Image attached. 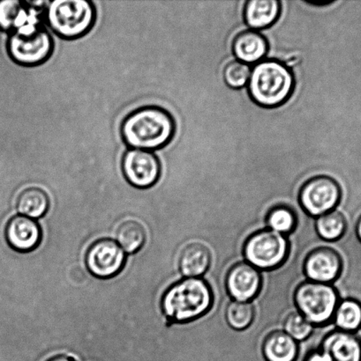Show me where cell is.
Instances as JSON below:
<instances>
[{"label": "cell", "mask_w": 361, "mask_h": 361, "mask_svg": "<svg viewBox=\"0 0 361 361\" xmlns=\"http://www.w3.org/2000/svg\"><path fill=\"white\" fill-rule=\"evenodd\" d=\"M5 237L7 244L20 253H28L37 249L42 239L41 226L34 219L14 215L6 223Z\"/></svg>", "instance_id": "obj_13"}, {"label": "cell", "mask_w": 361, "mask_h": 361, "mask_svg": "<svg viewBox=\"0 0 361 361\" xmlns=\"http://www.w3.org/2000/svg\"><path fill=\"white\" fill-rule=\"evenodd\" d=\"M286 334L297 342L305 341L313 334L314 326L305 319L298 311H292L288 314L283 323Z\"/></svg>", "instance_id": "obj_26"}, {"label": "cell", "mask_w": 361, "mask_h": 361, "mask_svg": "<svg viewBox=\"0 0 361 361\" xmlns=\"http://www.w3.org/2000/svg\"><path fill=\"white\" fill-rule=\"evenodd\" d=\"M126 256L114 240L102 238L95 240L85 255V264L94 277L108 279L120 274L126 265Z\"/></svg>", "instance_id": "obj_9"}, {"label": "cell", "mask_w": 361, "mask_h": 361, "mask_svg": "<svg viewBox=\"0 0 361 361\" xmlns=\"http://www.w3.org/2000/svg\"><path fill=\"white\" fill-rule=\"evenodd\" d=\"M261 352L266 361H296L299 345L284 331H274L264 339Z\"/></svg>", "instance_id": "obj_18"}, {"label": "cell", "mask_w": 361, "mask_h": 361, "mask_svg": "<svg viewBox=\"0 0 361 361\" xmlns=\"http://www.w3.org/2000/svg\"><path fill=\"white\" fill-rule=\"evenodd\" d=\"M265 223L268 229L288 236L295 231L298 224V217L289 205L277 204L267 212Z\"/></svg>", "instance_id": "obj_23"}, {"label": "cell", "mask_w": 361, "mask_h": 361, "mask_svg": "<svg viewBox=\"0 0 361 361\" xmlns=\"http://www.w3.org/2000/svg\"><path fill=\"white\" fill-rule=\"evenodd\" d=\"M46 361H76V359L73 358V357H71L69 355H59L56 356L52 357V358H49V360Z\"/></svg>", "instance_id": "obj_29"}, {"label": "cell", "mask_w": 361, "mask_h": 361, "mask_svg": "<svg viewBox=\"0 0 361 361\" xmlns=\"http://www.w3.org/2000/svg\"><path fill=\"white\" fill-rule=\"evenodd\" d=\"M256 317V309L252 302L232 300L225 310V320L233 330L242 331L252 324Z\"/></svg>", "instance_id": "obj_25"}, {"label": "cell", "mask_w": 361, "mask_h": 361, "mask_svg": "<svg viewBox=\"0 0 361 361\" xmlns=\"http://www.w3.org/2000/svg\"><path fill=\"white\" fill-rule=\"evenodd\" d=\"M263 286L261 271L245 261L229 269L225 277L226 290L235 302H251L259 295Z\"/></svg>", "instance_id": "obj_12"}, {"label": "cell", "mask_w": 361, "mask_h": 361, "mask_svg": "<svg viewBox=\"0 0 361 361\" xmlns=\"http://www.w3.org/2000/svg\"><path fill=\"white\" fill-rule=\"evenodd\" d=\"M280 12L278 0H250L244 8V19L253 30H265L278 20Z\"/></svg>", "instance_id": "obj_17"}, {"label": "cell", "mask_w": 361, "mask_h": 361, "mask_svg": "<svg viewBox=\"0 0 361 361\" xmlns=\"http://www.w3.org/2000/svg\"><path fill=\"white\" fill-rule=\"evenodd\" d=\"M249 93L256 104L277 108L285 104L295 90V76L285 63L277 59L261 60L251 70Z\"/></svg>", "instance_id": "obj_3"}, {"label": "cell", "mask_w": 361, "mask_h": 361, "mask_svg": "<svg viewBox=\"0 0 361 361\" xmlns=\"http://www.w3.org/2000/svg\"><path fill=\"white\" fill-rule=\"evenodd\" d=\"M319 349L330 361H361V338L352 332L338 329L329 332Z\"/></svg>", "instance_id": "obj_14"}, {"label": "cell", "mask_w": 361, "mask_h": 361, "mask_svg": "<svg viewBox=\"0 0 361 361\" xmlns=\"http://www.w3.org/2000/svg\"><path fill=\"white\" fill-rule=\"evenodd\" d=\"M303 271L307 281L332 284L341 277L343 259L333 247H318L307 255Z\"/></svg>", "instance_id": "obj_11"}, {"label": "cell", "mask_w": 361, "mask_h": 361, "mask_svg": "<svg viewBox=\"0 0 361 361\" xmlns=\"http://www.w3.org/2000/svg\"><path fill=\"white\" fill-rule=\"evenodd\" d=\"M211 264V253L201 243H192L183 247L179 257V268L184 278H201Z\"/></svg>", "instance_id": "obj_16"}, {"label": "cell", "mask_w": 361, "mask_h": 361, "mask_svg": "<svg viewBox=\"0 0 361 361\" xmlns=\"http://www.w3.org/2000/svg\"><path fill=\"white\" fill-rule=\"evenodd\" d=\"M314 226L321 240L336 242L344 236L348 229V221L341 212L334 210L316 218Z\"/></svg>", "instance_id": "obj_24"}, {"label": "cell", "mask_w": 361, "mask_h": 361, "mask_svg": "<svg viewBox=\"0 0 361 361\" xmlns=\"http://www.w3.org/2000/svg\"><path fill=\"white\" fill-rule=\"evenodd\" d=\"M54 41L38 21L30 20L13 30L7 42L10 58L21 66L34 67L47 62L54 51Z\"/></svg>", "instance_id": "obj_5"}, {"label": "cell", "mask_w": 361, "mask_h": 361, "mask_svg": "<svg viewBox=\"0 0 361 361\" xmlns=\"http://www.w3.org/2000/svg\"><path fill=\"white\" fill-rule=\"evenodd\" d=\"M97 17L95 4L88 0H54L46 7L49 27L65 40H76L90 33Z\"/></svg>", "instance_id": "obj_4"}, {"label": "cell", "mask_w": 361, "mask_h": 361, "mask_svg": "<svg viewBox=\"0 0 361 361\" xmlns=\"http://www.w3.org/2000/svg\"><path fill=\"white\" fill-rule=\"evenodd\" d=\"M339 302L341 296L332 284L307 281L300 283L293 293L297 311L314 327L331 323Z\"/></svg>", "instance_id": "obj_6"}, {"label": "cell", "mask_w": 361, "mask_h": 361, "mask_svg": "<svg viewBox=\"0 0 361 361\" xmlns=\"http://www.w3.org/2000/svg\"><path fill=\"white\" fill-rule=\"evenodd\" d=\"M268 42L260 32L249 30L240 32L232 42V51L239 61L257 63L266 56Z\"/></svg>", "instance_id": "obj_15"}, {"label": "cell", "mask_w": 361, "mask_h": 361, "mask_svg": "<svg viewBox=\"0 0 361 361\" xmlns=\"http://www.w3.org/2000/svg\"><path fill=\"white\" fill-rule=\"evenodd\" d=\"M355 232L356 235L358 237L360 242L361 243V216L359 218L358 221H357L356 226H355Z\"/></svg>", "instance_id": "obj_30"}, {"label": "cell", "mask_w": 361, "mask_h": 361, "mask_svg": "<svg viewBox=\"0 0 361 361\" xmlns=\"http://www.w3.org/2000/svg\"><path fill=\"white\" fill-rule=\"evenodd\" d=\"M333 322L338 330L355 334L361 329V302L355 298L341 300L336 309Z\"/></svg>", "instance_id": "obj_20"}, {"label": "cell", "mask_w": 361, "mask_h": 361, "mask_svg": "<svg viewBox=\"0 0 361 361\" xmlns=\"http://www.w3.org/2000/svg\"><path fill=\"white\" fill-rule=\"evenodd\" d=\"M147 233L144 226L136 219H127L119 226L116 239L126 253L134 254L143 247Z\"/></svg>", "instance_id": "obj_21"}, {"label": "cell", "mask_w": 361, "mask_h": 361, "mask_svg": "<svg viewBox=\"0 0 361 361\" xmlns=\"http://www.w3.org/2000/svg\"><path fill=\"white\" fill-rule=\"evenodd\" d=\"M289 250L288 236L265 228L249 236L243 244L242 253L245 262L261 271L280 267L288 259Z\"/></svg>", "instance_id": "obj_7"}, {"label": "cell", "mask_w": 361, "mask_h": 361, "mask_svg": "<svg viewBox=\"0 0 361 361\" xmlns=\"http://www.w3.org/2000/svg\"><path fill=\"white\" fill-rule=\"evenodd\" d=\"M213 302V291L203 278H183L164 293L161 309L169 324H189L205 316Z\"/></svg>", "instance_id": "obj_2"}, {"label": "cell", "mask_w": 361, "mask_h": 361, "mask_svg": "<svg viewBox=\"0 0 361 361\" xmlns=\"http://www.w3.org/2000/svg\"><path fill=\"white\" fill-rule=\"evenodd\" d=\"M122 169L127 182L138 189L154 186L161 176L160 161L150 151H126L122 158Z\"/></svg>", "instance_id": "obj_10"}, {"label": "cell", "mask_w": 361, "mask_h": 361, "mask_svg": "<svg viewBox=\"0 0 361 361\" xmlns=\"http://www.w3.org/2000/svg\"><path fill=\"white\" fill-rule=\"evenodd\" d=\"M176 123L171 113L155 105L134 109L120 127L122 140L132 149L154 151L167 146L174 137Z\"/></svg>", "instance_id": "obj_1"}, {"label": "cell", "mask_w": 361, "mask_h": 361, "mask_svg": "<svg viewBox=\"0 0 361 361\" xmlns=\"http://www.w3.org/2000/svg\"><path fill=\"white\" fill-rule=\"evenodd\" d=\"M49 195L38 187H30L23 190L18 196L17 210L20 215L30 219H40L47 214L49 208Z\"/></svg>", "instance_id": "obj_19"}, {"label": "cell", "mask_w": 361, "mask_h": 361, "mask_svg": "<svg viewBox=\"0 0 361 361\" xmlns=\"http://www.w3.org/2000/svg\"><path fill=\"white\" fill-rule=\"evenodd\" d=\"M304 361H330V360H329L328 356L324 352H321L318 348L307 353Z\"/></svg>", "instance_id": "obj_28"}, {"label": "cell", "mask_w": 361, "mask_h": 361, "mask_svg": "<svg viewBox=\"0 0 361 361\" xmlns=\"http://www.w3.org/2000/svg\"><path fill=\"white\" fill-rule=\"evenodd\" d=\"M30 20L27 2L19 0L0 1V30L13 31Z\"/></svg>", "instance_id": "obj_22"}, {"label": "cell", "mask_w": 361, "mask_h": 361, "mask_svg": "<svg viewBox=\"0 0 361 361\" xmlns=\"http://www.w3.org/2000/svg\"><path fill=\"white\" fill-rule=\"evenodd\" d=\"M342 190L337 180L329 176H316L300 188L299 203L311 217L334 211L341 200Z\"/></svg>", "instance_id": "obj_8"}, {"label": "cell", "mask_w": 361, "mask_h": 361, "mask_svg": "<svg viewBox=\"0 0 361 361\" xmlns=\"http://www.w3.org/2000/svg\"><path fill=\"white\" fill-rule=\"evenodd\" d=\"M250 74L249 66L236 60L230 62L225 67L224 80L228 87L238 90L249 82Z\"/></svg>", "instance_id": "obj_27"}]
</instances>
